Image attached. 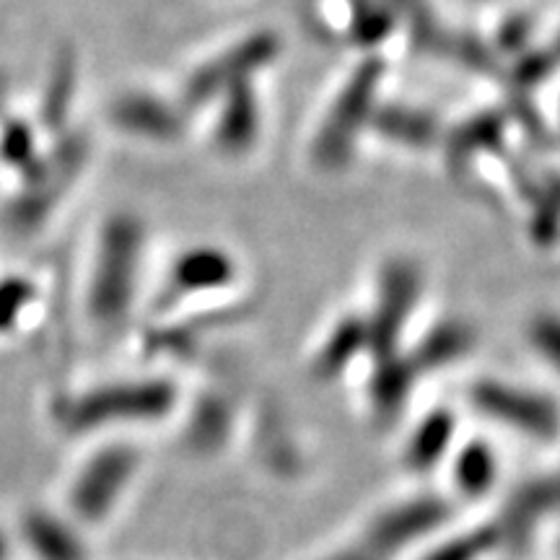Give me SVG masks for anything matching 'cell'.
Instances as JSON below:
<instances>
[{
  "instance_id": "1",
  "label": "cell",
  "mask_w": 560,
  "mask_h": 560,
  "mask_svg": "<svg viewBox=\"0 0 560 560\" xmlns=\"http://www.w3.org/2000/svg\"><path fill=\"white\" fill-rule=\"evenodd\" d=\"M179 387L166 376L96 384L60 402L58 420L68 433H96L161 423L177 410Z\"/></svg>"
},
{
  "instance_id": "2",
  "label": "cell",
  "mask_w": 560,
  "mask_h": 560,
  "mask_svg": "<svg viewBox=\"0 0 560 560\" xmlns=\"http://www.w3.org/2000/svg\"><path fill=\"white\" fill-rule=\"evenodd\" d=\"M143 244L145 226L136 213H115L104 221L89 283V314L96 325L115 327L128 319L138 296Z\"/></svg>"
},
{
  "instance_id": "3",
  "label": "cell",
  "mask_w": 560,
  "mask_h": 560,
  "mask_svg": "<svg viewBox=\"0 0 560 560\" xmlns=\"http://www.w3.org/2000/svg\"><path fill=\"white\" fill-rule=\"evenodd\" d=\"M89 153V136L68 130L58 136L50 151L39 153L30 170L21 172V190L5 210L9 226L16 234H34L52 219L70 187L86 170Z\"/></svg>"
},
{
  "instance_id": "4",
  "label": "cell",
  "mask_w": 560,
  "mask_h": 560,
  "mask_svg": "<svg viewBox=\"0 0 560 560\" xmlns=\"http://www.w3.org/2000/svg\"><path fill=\"white\" fill-rule=\"evenodd\" d=\"M387 73L382 58L371 55L355 66L348 81L335 96L332 107L327 109L317 136L312 143L314 166L327 174L342 172L353 159L359 138L369 130L371 115L380 104V89Z\"/></svg>"
},
{
  "instance_id": "5",
  "label": "cell",
  "mask_w": 560,
  "mask_h": 560,
  "mask_svg": "<svg viewBox=\"0 0 560 560\" xmlns=\"http://www.w3.org/2000/svg\"><path fill=\"white\" fill-rule=\"evenodd\" d=\"M143 470V452L130 441L96 446L68 486V516L81 527H102L122 506Z\"/></svg>"
},
{
  "instance_id": "6",
  "label": "cell",
  "mask_w": 560,
  "mask_h": 560,
  "mask_svg": "<svg viewBox=\"0 0 560 560\" xmlns=\"http://www.w3.org/2000/svg\"><path fill=\"white\" fill-rule=\"evenodd\" d=\"M454 522L452 495L420 490L376 509L359 529V540L384 560H400L410 550H423Z\"/></svg>"
},
{
  "instance_id": "7",
  "label": "cell",
  "mask_w": 560,
  "mask_h": 560,
  "mask_svg": "<svg viewBox=\"0 0 560 560\" xmlns=\"http://www.w3.org/2000/svg\"><path fill=\"white\" fill-rule=\"evenodd\" d=\"M472 410L535 444L560 439V402L548 392L506 380H478L467 392Z\"/></svg>"
},
{
  "instance_id": "8",
  "label": "cell",
  "mask_w": 560,
  "mask_h": 560,
  "mask_svg": "<svg viewBox=\"0 0 560 560\" xmlns=\"http://www.w3.org/2000/svg\"><path fill=\"white\" fill-rule=\"evenodd\" d=\"M280 50H283V39L278 32L260 30L247 34L229 50L219 52L192 70L190 79L182 86V104L190 109H200L208 102L221 100L229 89L249 83L260 70L270 68L278 60Z\"/></svg>"
},
{
  "instance_id": "9",
  "label": "cell",
  "mask_w": 560,
  "mask_h": 560,
  "mask_svg": "<svg viewBox=\"0 0 560 560\" xmlns=\"http://www.w3.org/2000/svg\"><path fill=\"white\" fill-rule=\"evenodd\" d=\"M423 293V270L410 257H392L380 272L374 312L366 317L371 359L400 353L405 327Z\"/></svg>"
},
{
  "instance_id": "10",
  "label": "cell",
  "mask_w": 560,
  "mask_h": 560,
  "mask_svg": "<svg viewBox=\"0 0 560 560\" xmlns=\"http://www.w3.org/2000/svg\"><path fill=\"white\" fill-rule=\"evenodd\" d=\"M552 516H560V467L522 480L490 520L499 529L503 548L516 550L524 548Z\"/></svg>"
},
{
  "instance_id": "11",
  "label": "cell",
  "mask_w": 560,
  "mask_h": 560,
  "mask_svg": "<svg viewBox=\"0 0 560 560\" xmlns=\"http://www.w3.org/2000/svg\"><path fill=\"white\" fill-rule=\"evenodd\" d=\"M236 280V262L221 247H190L174 260L170 276L153 299V312L166 314L187 299L229 289Z\"/></svg>"
},
{
  "instance_id": "12",
  "label": "cell",
  "mask_w": 560,
  "mask_h": 560,
  "mask_svg": "<svg viewBox=\"0 0 560 560\" xmlns=\"http://www.w3.org/2000/svg\"><path fill=\"white\" fill-rule=\"evenodd\" d=\"M459 444V420L450 408H433L412 425L402 444L405 470L418 475H431L444 470L446 462Z\"/></svg>"
},
{
  "instance_id": "13",
  "label": "cell",
  "mask_w": 560,
  "mask_h": 560,
  "mask_svg": "<svg viewBox=\"0 0 560 560\" xmlns=\"http://www.w3.org/2000/svg\"><path fill=\"white\" fill-rule=\"evenodd\" d=\"M109 120L128 136L159 140V143H170L185 132V117L177 104L145 94V91L117 96L109 107Z\"/></svg>"
},
{
  "instance_id": "14",
  "label": "cell",
  "mask_w": 560,
  "mask_h": 560,
  "mask_svg": "<svg viewBox=\"0 0 560 560\" xmlns=\"http://www.w3.org/2000/svg\"><path fill=\"white\" fill-rule=\"evenodd\" d=\"M509 117L503 109H482L462 120L457 128H452L441 138L444 143L446 170L454 177H462L472 170L475 159L482 153H499L503 140H506Z\"/></svg>"
},
{
  "instance_id": "15",
  "label": "cell",
  "mask_w": 560,
  "mask_h": 560,
  "mask_svg": "<svg viewBox=\"0 0 560 560\" xmlns=\"http://www.w3.org/2000/svg\"><path fill=\"white\" fill-rule=\"evenodd\" d=\"M444 470L450 472L452 499L482 501L499 488L503 465L499 450L488 439H467L459 441Z\"/></svg>"
},
{
  "instance_id": "16",
  "label": "cell",
  "mask_w": 560,
  "mask_h": 560,
  "mask_svg": "<svg viewBox=\"0 0 560 560\" xmlns=\"http://www.w3.org/2000/svg\"><path fill=\"white\" fill-rule=\"evenodd\" d=\"M75 524L66 514L47 509L26 511L21 520V537L26 550L37 560H89V545Z\"/></svg>"
},
{
  "instance_id": "17",
  "label": "cell",
  "mask_w": 560,
  "mask_h": 560,
  "mask_svg": "<svg viewBox=\"0 0 560 560\" xmlns=\"http://www.w3.org/2000/svg\"><path fill=\"white\" fill-rule=\"evenodd\" d=\"M221 109L219 120H215V145L226 156H244L255 149L257 138L262 130V115H260V100H257V91L249 83L229 89L221 96Z\"/></svg>"
},
{
  "instance_id": "18",
  "label": "cell",
  "mask_w": 560,
  "mask_h": 560,
  "mask_svg": "<svg viewBox=\"0 0 560 560\" xmlns=\"http://www.w3.org/2000/svg\"><path fill=\"white\" fill-rule=\"evenodd\" d=\"M369 130L389 143L410 151H431L444 138L439 117L423 107H410L402 102H380L371 115Z\"/></svg>"
},
{
  "instance_id": "19",
  "label": "cell",
  "mask_w": 560,
  "mask_h": 560,
  "mask_svg": "<svg viewBox=\"0 0 560 560\" xmlns=\"http://www.w3.org/2000/svg\"><path fill=\"white\" fill-rule=\"evenodd\" d=\"M478 348V330L467 319H439L429 327V332L418 340V346L408 353L418 376L431 371L450 369L454 363L467 361Z\"/></svg>"
},
{
  "instance_id": "20",
  "label": "cell",
  "mask_w": 560,
  "mask_h": 560,
  "mask_svg": "<svg viewBox=\"0 0 560 560\" xmlns=\"http://www.w3.org/2000/svg\"><path fill=\"white\" fill-rule=\"evenodd\" d=\"M418 380V371L412 369L410 359L402 350L395 355L374 359V369H371L366 387L371 416L380 420V423H392L408 405Z\"/></svg>"
},
{
  "instance_id": "21",
  "label": "cell",
  "mask_w": 560,
  "mask_h": 560,
  "mask_svg": "<svg viewBox=\"0 0 560 560\" xmlns=\"http://www.w3.org/2000/svg\"><path fill=\"white\" fill-rule=\"evenodd\" d=\"M361 353H369L366 317L348 314L319 342L317 353L310 363V376L317 382H335L338 376L346 374L350 363L359 359Z\"/></svg>"
},
{
  "instance_id": "22",
  "label": "cell",
  "mask_w": 560,
  "mask_h": 560,
  "mask_svg": "<svg viewBox=\"0 0 560 560\" xmlns=\"http://www.w3.org/2000/svg\"><path fill=\"white\" fill-rule=\"evenodd\" d=\"M75 91H79V55L73 47H62L52 60L45 91L39 102V128L50 136L68 132L70 112H73Z\"/></svg>"
},
{
  "instance_id": "23",
  "label": "cell",
  "mask_w": 560,
  "mask_h": 560,
  "mask_svg": "<svg viewBox=\"0 0 560 560\" xmlns=\"http://www.w3.org/2000/svg\"><path fill=\"white\" fill-rule=\"evenodd\" d=\"M503 540L493 520L441 532L436 540L420 550L418 560H490L503 552Z\"/></svg>"
},
{
  "instance_id": "24",
  "label": "cell",
  "mask_w": 560,
  "mask_h": 560,
  "mask_svg": "<svg viewBox=\"0 0 560 560\" xmlns=\"http://www.w3.org/2000/svg\"><path fill=\"white\" fill-rule=\"evenodd\" d=\"M395 11L397 26L408 32L412 50L423 55H444L450 30L439 21L431 0H387Z\"/></svg>"
},
{
  "instance_id": "25",
  "label": "cell",
  "mask_w": 560,
  "mask_h": 560,
  "mask_svg": "<svg viewBox=\"0 0 560 560\" xmlns=\"http://www.w3.org/2000/svg\"><path fill=\"white\" fill-rule=\"evenodd\" d=\"M527 234L542 252L560 242V172L537 174V190L529 200Z\"/></svg>"
},
{
  "instance_id": "26",
  "label": "cell",
  "mask_w": 560,
  "mask_h": 560,
  "mask_svg": "<svg viewBox=\"0 0 560 560\" xmlns=\"http://www.w3.org/2000/svg\"><path fill=\"white\" fill-rule=\"evenodd\" d=\"M242 312V306H231V310H215L206 314V317H190V319H179V322H170V325H161L159 330H153L149 335V342L145 348L151 353H161V355H190V350H195L202 335L210 327L223 325L231 317Z\"/></svg>"
},
{
  "instance_id": "27",
  "label": "cell",
  "mask_w": 560,
  "mask_h": 560,
  "mask_svg": "<svg viewBox=\"0 0 560 560\" xmlns=\"http://www.w3.org/2000/svg\"><path fill=\"white\" fill-rule=\"evenodd\" d=\"M397 30L395 11L387 0H350L348 42L361 50H376Z\"/></svg>"
},
{
  "instance_id": "28",
  "label": "cell",
  "mask_w": 560,
  "mask_h": 560,
  "mask_svg": "<svg viewBox=\"0 0 560 560\" xmlns=\"http://www.w3.org/2000/svg\"><path fill=\"white\" fill-rule=\"evenodd\" d=\"M560 68V60L550 47H529L522 55H516L514 62H511L506 70L509 89L514 94H535L537 89L545 86L556 70Z\"/></svg>"
},
{
  "instance_id": "29",
  "label": "cell",
  "mask_w": 560,
  "mask_h": 560,
  "mask_svg": "<svg viewBox=\"0 0 560 560\" xmlns=\"http://www.w3.org/2000/svg\"><path fill=\"white\" fill-rule=\"evenodd\" d=\"M444 58H452L457 66L470 70V73L488 75V79L503 73L501 58L499 52L493 50V45L470 32H450Z\"/></svg>"
},
{
  "instance_id": "30",
  "label": "cell",
  "mask_w": 560,
  "mask_h": 560,
  "mask_svg": "<svg viewBox=\"0 0 560 560\" xmlns=\"http://www.w3.org/2000/svg\"><path fill=\"white\" fill-rule=\"evenodd\" d=\"M231 431V408L229 402L219 395H208L198 402V408L192 410V444L200 450H213L226 441Z\"/></svg>"
},
{
  "instance_id": "31",
  "label": "cell",
  "mask_w": 560,
  "mask_h": 560,
  "mask_svg": "<svg viewBox=\"0 0 560 560\" xmlns=\"http://www.w3.org/2000/svg\"><path fill=\"white\" fill-rule=\"evenodd\" d=\"M37 132L26 120L3 117L0 120V161L19 174L37 161Z\"/></svg>"
},
{
  "instance_id": "32",
  "label": "cell",
  "mask_w": 560,
  "mask_h": 560,
  "mask_svg": "<svg viewBox=\"0 0 560 560\" xmlns=\"http://www.w3.org/2000/svg\"><path fill=\"white\" fill-rule=\"evenodd\" d=\"M527 342L542 363L560 374V312L540 310L527 322Z\"/></svg>"
},
{
  "instance_id": "33",
  "label": "cell",
  "mask_w": 560,
  "mask_h": 560,
  "mask_svg": "<svg viewBox=\"0 0 560 560\" xmlns=\"http://www.w3.org/2000/svg\"><path fill=\"white\" fill-rule=\"evenodd\" d=\"M37 299V285L24 276H9L0 280V335L11 332L19 325L21 314Z\"/></svg>"
},
{
  "instance_id": "34",
  "label": "cell",
  "mask_w": 560,
  "mask_h": 560,
  "mask_svg": "<svg viewBox=\"0 0 560 560\" xmlns=\"http://www.w3.org/2000/svg\"><path fill=\"white\" fill-rule=\"evenodd\" d=\"M532 37H535V21L529 13H511L499 24L490 45L499 52V58H516V55L529 50Z\"/></svg>"
},
{
  "instance_id": "35",
  "label": "cell",
  "mask_w": 560,
  "mask_h": 560,
  "mask_svg": "<svg viewBox=\"0 0 560 560\" xmlns=\"http://www.w3.org/2000/svg\"><path fill=\"white\" fill-rule=\"evenodd\" d=\"M506 112L509 122H520V128L524 136H527L532 143H540V145H550V130L545 125L540 109L535 107L529 94H509V107H503Z\"/></svg>"
},
{
  "instance_id": "36",
  "label": "cell",
  "mask_w": 560,
  "mask_h": 560,
  "mask_svg": "<svg viewBox=\"0 0 560 560\" xmlns=\"http://www.w3.org/2000/svg\"><path fill=\"white\" fill-rule=\"evenodd\" d=\"M314 560H384V558H380L374 550L366 548L359 537H353V540H348V542L338 545V548L322 552V556H317Z\"/></svg>"
},
{
  "instance_id": "37",
  "label": "cell",
  "mask_w": 560,
  "mask_h": 560,
  "mask_svg": "<svg viewBox=\"0 0 560 560\" xmlns=\"http://www.w3.org/2000/svg\"><path fill=\"white\" fill-rule=\"evenodd\" d=\"M5 94H9V83L0 75V120H3V107H5Z\"/></svg>"
},
{
  "instance_id": "38",
  "label": "cell",
  "mask_w": 560,
  "mask_h": 560,
  "mask_svg": "<svg viewBox=\"0 0 560 560\" xmlns=\"http://www.w3.org/2000/svg\"><path fill=\"white\" fill-rule=\"evenodd\" d=\"M9 558V540H5V535L0 532V560Z\"/></svg>"
},
{
  "instance_id": "39",
  "label": "cell",
  "mask_w": 560,
  "mask_h": 560,
  "mask_svg": "<svg viewBox=\"0 0 560 560\" xmlns=\"http://www.w3.org/2000/svg\"><path fill=\"white\" fill-rule=\"evenodd\" d=\"M550 50L556 52V58L560 60V32L556 34V39H552V45H550Z\"/></svg>"
},
{
  "instance_id": "40",
  "label": "cell",
  "mask_w": 560,
  "mask_h": 560,
  "mask_svg": "<svg viewBox=\"0 0 560 560\" xmlns=\"http://www.w3.org/2000/svg\"><path fill=\"white\" fill-rule=\"evenodd\" d=\"M556 556H558V560H560V537H558V542H556Z\"/></svg>"
},
{
  "instance_id": "41",
  "label": "cell",
  "mask_w": 560,
  "mask_h": 560,
  "mask_svg": "<svg viewBox=\"0 0 560 560\" xmlns=\"http://www.w3.org/2000/svg\"><path fill=\"white\" fill-rule=\"evenodd\" d=\"M558 130H560V122H558Z\"/></svg>"
}]
</instances>
